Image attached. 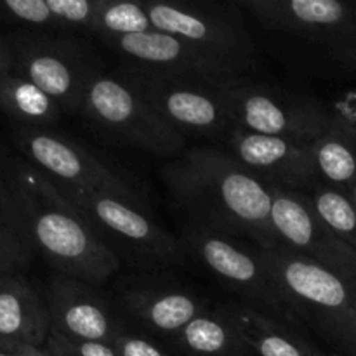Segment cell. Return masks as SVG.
I'll use <instances>...</instances> for the list:
<instances>
[{
	"instance_id": "cell-26",
	"label": "cell",
	"mask_w": 356,
	"mask_h": 356,
	"mask_svg": "<svg viewBox=\"0 0 356 356\" xmlns=\"http://www.w3.org/2000/svg\"><path fill=\"white\" fill-rule=\"evenodd\" d=\"M0 9L3 10V16L21 23L26 30L63 33L49 0H3Z\"/></svg>"
},
{
	"instance_id": "cell-23",
	"label": "cell",
	"mask_w": 356,
	"mask_h": 356,
	"mask_svg": "<svg viewBox=\"0 0 356 356\" xmlns=\"http://www.w3.org/2000/svg\"><path fill=\"white\" fill-rule=\"evenodd\" d=\"M153 24L141 0H101L92 26L97 40L108 37H127L152 31Z\"/></svg>"
},
{
	"instance_id": "cell-34",
	"label": "cell",
	"mask_w": 356,
	"mask_h": 356,
	"mask_svg": "<svg viewBox=\"0 0 356 356\" xmlns=\"http://www.w3.org/2000/svg\"><path fill=\"white\" fill-rule=\"evenodd\" d=\"M13 66H16V56H14L13 45L0 42V80L10 75Z\"/></svg>"
},
{
	"instance_id": "cell-30",
	"label": "cell",
	"mask_w": 356,
	"mask_h": 356,
	"mask_svg": "<svg viewBox=\"0 0 356 356\" xmlns=\"http://www.w3.org/2000/svg\"><path fill=\"white\" fill-rule=\"evenodd\" d=\"M113 348L118 356H172L152 337L129 332V330L122 332L115 339Z\"/></svg>"
},
{
	"instance_id": "cell-10",
	"label": "cell",
	"mask_w": 356,
	"mask_h": 356,
	"mask_svg": "<svg viewBox=\"0 0 356 356\" xmlns=\"http://www.w3.org/2000/svg\"><path fill=\"white\" fill-rule=\"evenodd\" d=\"M235 127L313 143L329 125L330 110L315 97L238 76L219 89Z\"/></svg>"
},
{
	"instance_id": "cell-33",
	"label": "cell",
	"mask_w": 356,
	"mask_h": 356,
	"mask_svg": "<svg viewBox=\"0 0 356 356\" xmlns=\"http://www.w3.org/2000/svg\"><path fill=\"white\" fill-rule=\"evenodd\" d=\"M329 56L336 63H339L343 68L356 73V40L348 42V44L337 45V47L329 49Z\"/></svg>"
},
{
	"instance_id": "cell-32",
	"label": "cell",
	"mask_w": 356,
	"mask_h": 356,
	"mask_svg": "<svg viewBox=\"0 0 356 356\" xmlns=\"http://www.w3.org/2000/svg\"><path fill=\"white\" fill-rule=\"evenodd\" d=\"M0 356H49L47 351L42 348L30 346V344L19 343V341L6 339L0 337Z\"/></svg>"
},
{
	"instance_id": "cell-12",
	"label": "cell",
	"mask_w": 356,
	"mask_h": 356,
	"mask_svg": "<svg viewBox=\"0 0 356 356\" xmlns=\"http://www.w3.org/2000/svg\"><path fill=\"white\" fill-rule=\"evenodd\" d=\"M271 221L278 238L344 280L356 278V250L341 240L316 212L306 191L268 186Z\"/></svg>"
},
{
	"instance_id": "cell-27",
	"label": "cell",
	"mask_w": 356,
	"mask_h": 356,
	"mask_svg": "<svg viewBox=\"0 0 356 356\" xmlns=\"http://www.w3.org/2000/svg\"><path fill=\"white\" fill-rule=\"evenodd\" d=\"M49 356H118L113 344L66 337L51 330L45 343Z\"/></svg>"
},
{
	"instance_id": "cell-18",
	"label": "cell",
	"mask_w": 356,
	"mask_h": 356,
	"mask_svg": "<svg viewBox=\"0 0 356 356\" xmlns=\"http://www.w3.org/2000/svg\"><path fill=\"white\" fill-rule=\"evenodd\" d=\"M51 334L47 305L19 275L0 277V337L42 348Z\"/></svg>"
},
{
	"instance_id": "cell-15",
	"label": "cell",
	"mask_w": 356,
	"mask_h": 356,
	"mask_svg": "<svg viewBox=\"0 0 356 356\" xmlns=\"http://www.w3.org/2000/svg\"><path fill=\"white\" fill-rule=\"evenodd\" d=\"M264 30L337 47L356 40V2L341 0H236Z\"/></svg>"
},
{
	"instance_id": "cell-35",
	"label": "cell",
	"mask_w": 356,
	"mask_h": 356,
	"mask_svg": "<svg viewBox=\"0 0 356 356\" xmlns=\"http://www.w3.org/2000/svg\"><path fill=\"white\" fill-rule=\"evenodd\" d=\"M351 285V299H353V320H355V329H356V278L350 280Z\"/></svg>"
},
{
	"instance_id": "cell-11",
	"label": "cell",
	"mask_w": 356,
	"mask_h": 356,
	"mask_svg": "<svg viewBox=\"0 0 356 356\" xmlns=\"http://www.w3.org/2000/svg\"><path fill=\"white\" fill-rule=\"evenodd\" d=\"M120 75L183 136L195 134L225 141L235 127L219 96V89L228 82H205L129 68H122Z\"/></svg>"
},
{
	"instance_id": "cell-9",
	"label": "cell",
	"mask_w": 356,
	"mask_h": 356,
	"mask_svg": "<svg viewBox=\"0 0 356 356\" xmlns=\"http://www.w3.org/2000/svg\"><path fill=\"white\" fill-rule=\"evenodd\" d=\"M153 30L169 33L200 51L250 72L256 47L238 2L218 0H146Z\"/></svg>"
},
{
	"instance_id": "cell-1",
	"label": "cell",
	"mask_w": 356,
	"mask_h": 356,
	"mask_svg": "<svg viewBox=\"0 0 356 356\" xmlns=\"http://www.w3.org/2000/svg\"><path fill=\"white\" fill-rule=\"evenodd\" d=\"M160 176L188 222L247 240L261 249L282 245L271 221L270 190L228 149H186L167 162Z\"/></svg>"
},
{
	"instance_id": "cell-36",
	"label": "cell",
	"mask_w": 356,
	"mask_h": 356,
	"mask_svg": "<svg viewBox=\"0 0 356 356\" xmlns=\"http://www.w3.org/2000/svg\"><path fill=\"white\" fill-rule=\"evenodd\" d=\"M348 195H350V197H351V200H353L355 204H356V184H355L353 188H351V191H350V193H348Z\"/></svg>"
},
{
	"instance_id": "cell-19",
	"label": "cell",
	"mask_w": 356,
	"mask_h": 356,
	"mask_svg": "<svg viewBox=\"0 0 356 356\" xmlns=\"http://www.w3.org/2000/svg\"><path fill=\"white\" fill-rule=\"evenodd\" d=\"M167 343L179 356H250L254 353L240 332L229 302L211 306Z\"/></svg>"
},
{
	"instance_id": "cell-37",
	"label": "cell",
	"mask_w": 356,
	"mask_h": 356,
	"mask_svg": "<svg viewBox=\"0 0 356 356\" xmlns=\"http://www.w3.org/2000/svg\"><path fill=\"white\" fill-rule=\"evenodd\" d=\"M332 356H344V355H332Z\"/></svg>"
},
{
	"instance_id": "cell-25",
	"label": "cell",
	"mask_w": 356,
	"mask_h": 356,
	"mask_svg": "<svg viewBox=\"0 0 356 356\" xmlns=\"http://www.w3.org/2000/svg\"><path fill=\"white\" fill-rule=\"evenodd\" d=\"M63 33L90 35L101 0H49Z\"/></svg>"
},
{
	"instance_id": "cell-13",
	"label": "cell",
	"mask_w": 356,
	"mask_h": 356,
	"mask_svg": "<svg viewBox=\"0 0 356 356\" xmlns=\"http://www.w3.org/2000/svg\"><path fill=\"white\" fill-rule=\"evenodd\" d=\"M115 302L124 318L165 341L211 308L200 292L165 277L122 278L115 285Z\"/></svg>"
},
{
	"instance_id": "cell-5",
	"label": "cell",
	"mask_w": 356,
	"mask_h": 356,
	"mask_svg": "<svg viewBox=\"0 0 356 356\" xmlns=\"http://www.w3.org/2000/svg\"><path fill=\"white\" fill-rule=\"evenodd\" d=\"M179 238L186 254H191L219 284L240 296V302L271 318L306 329L298 308L264 266L254 243L193 222L183 226Z\"/></svg>"
},
{
	"instance_id": "cell-14",
	"label": "cell",
	"mask_w": 356,
	"mask_h": 356,
	"mask_svg": "<svg viewBox=\"0 0 356 356\" xmlns=\"http://www.w3.org/2000/svg\"><path fill=\"white\" fill-rule=\"evenodd\" d=\"M99 42L118 56L124 63L122 68L221 83L247 75L232 63L156 30L101 38Z\"/></svg>"
},
{
	"instance_id": "cell-16",
	"label": "cell",
	"mask_w": 356,
	"mask_h": 356,
	"mask_svg": "<svg viewBox=\"0 0 356 356\" xmlns=\"http://www.w3.org/2000/svg\"><path fill=\"white\" fill-rule=\"evenodd\" d=\"M226 149L266 186L309 191L320 184L312 143L264 136L233 127L225 138Z\"/></svg>"
},
{
	"instance_id": "cell-4",
	"label": "cell",
	"mask_w": 356,
	"mask_h": 356,
	"mask_svg": "<svg viewBox=\"0 0 356 356\" xmlns=\"http://www.w3.org/2000/svg\"><path fill=\"white\" fill-rule=\"evenodd\" d=\"M56 184L120 261L143 271H165L186 259L181 238L155 221L145 205L132 204L106 191Z\"/></svg>"
},
{
	"instance_id": "cell-28",
	"label": "cell",
	"mask_w": 356,
	"mask_h": 356,
	"mask_svg": "<svg viewBox=\"0 0 356 356\" xmlns=\"http://www.w3.org/2000/svg\"><path fill=\"white\" fill-rule=\"evenodd\" d=\"M0 226L10 229L19 238L31 243L23 212H21L19 204H17L16 197H14L13 190H10L9 183H7V179L3 176H0Z\"/></svg>"
},
{
	"instance_id": "cell-8",
	"label": "cell",
	"mask_w": 356,
	"mask_h": 356,
	"mask_svg": "<svg viewBox=\"0 0 356 356\" xmlns=\"http://www.w3.org/2000/svg\"><path fill=\"white\" fill-rule=\"evenodd\" d=\"M14 141L28 162L56 183L106 191L148 207L134 174L72 136L52 127H21L14 132Z\"/></svg>"
},
{
	"instance_id": "cell-22",
	"label": "cell",
	"mask_w": 356,
	"mask_h": 356,
	"mask_svg": "<svg viewBox=\"0 0 356 356\" xmlns=\"http://www.w3.org/2000/svg\"><path fill=\"white\" fill-rule=\"evenodd\" d=\"M0 108L23 127H52L65 113L58 101L40 87L13 73L0 80Z\"/></svg>"
},
{
	"instance_id": "cell-7",
	"label": "cell",
	"mask_w": 356,
	"mask_h": 356,
	"mask_svg": "<svg viewBox=\"0 0 356 356\" xmlns=\"http://www.w3.org/2000/svg\"><path fill=\"white\" fill-rule=\"evenodd\" d=\"M10 45L19 75L40 87L65 113L80 115L90 80L101 72L86 35L24 30Z\"/></svg>"
},
{
	"instance_id": "cell-17",
	"label": "cell",
	"mask_w": 356,
	"mask_h": 356,
	"mask_svg": "<svg viewBox=\"0 0 356 356\" xmlns=\"http://www.w3.org/2000/svg\"><path fill=\"white\" fill-rule=\"evenodd\" d=\"M45 305L51 330L66 337L113 344L127 330L117 302L89 282L58 273L49 282Z\"/></svg>"
},
{
	"instance_id": "cell-21",
	"label": "cell",
	"mask_w": 356,
	"mask_h": 356,
	"mask_svg": "<svg viewBox=\"0 0 356 356\" xmlns=\"http://www.w3.org/2000/svg\"><path fill=\"white\" fill-rule=\"evenodd\" d=\"M320 184L350 193L356 184V136L330 113L325 131L312 143Z\"/></svg>"
},
{
	"instance_id": "cell-31",
	"label": "cell",
	"mask_w": 356,
	"mask_h": 356,
	"mask_svg": "<svg viewBox=\"0 0 356 356\" xmlns=\"http://www.w3.org/2000/svg\"><path fill=\"white\" fill-rule=\"evenodd\" d=\"M330 113L356 136V89L339 97L330 108Z\"/></svg>"
},
{
	"instance_id": "cell-24",
	"label": "cell",
	"mask_w": 356,
	"mask_h": 356,
	"mask_svg": "<svg viewBox=\"0 0 356 356\" xmlns=\"http://www.w3.org/2000/svg\"><path fill=\"white\" fill-rule=\"evenodd\" d=\"M313 205L330 229L356 250V204L348 193L318 184L309 191Z\"/></svg>"
},
{
	"instance_id": "cell-6",
	"label": "cell",
	"mask_w": 356,
	"mask_h": 356,
	"mask_svg": "<svg viewBox=\"0 0 356 356\" xmlns=\"http://www.w3.org/2000/svg\"><path fill=\"white\" fill-rule=\"evenodd\" d=\"M82 115L89 127L106 141L141 149L155 156H179L184 136L118 73L99 72L87 89Z\"/></svg>"
},
{
	"instance_id": "cell-2",
	"label": "cell",
	"mask_w": 356,
	"mask_h": 356,
	"mask_svg": "<svg viewBox=\"0 0 356 356\" xmlns=\"http://www.w3.org/2000/svg\"><path fill=\"white\" fill-rule=\"evenodd\" d=\"M6 179L31 243L59 275L99 285L117 273L122 261L47 174L30 162L10 160Z\"/></svg>"
},
{
	"instance_id": "cell-29",
	"label": "cell",
	"mask_w": 356,
	"mask_h": 356,
	"mask_svg": "<svg viewBox=\"0 0 356 356\" xmlns=\"http://www.w3.org/2000/svg\"><path fill=\"white\" fill-rule=\"evenodd\" d=\"M31 247L30 242L0 226V277L13 273L14 268L26 263Z\"/></svg>"
},
{
	"instance_id": "cell-20",
	"label": "cell",
	"mask_w": 356,
	"mask_h": 356,
	"mask_svg": "<svg viewBox=\"0 0 356 356\" xmlns=\"http://www.w3.org/2000/svg\"><path fill=\"white\" fill-rule=\"evenodd\" d=\"M240 332L257 356H327L301 329L264 315L243 302H229Z\"/></svg>"
},
{
	"instance_id": "cell-3",
	"label": "cell",
	"mask_w": 356,
	"mask_h": 356,
	"mask_svg": "<svg viewBox=\"0 0 356 356\" xmlns=\"http://www.w3.org/2000/svg\"><path fill=\"white\" fill-rule=\"evenodd\" d=\"M257 254L294 302L305 325L329 341L344 356H356L350 280L337 277L284 243L273 249L257 247Z\"/></svg>"
}]
</instances>
